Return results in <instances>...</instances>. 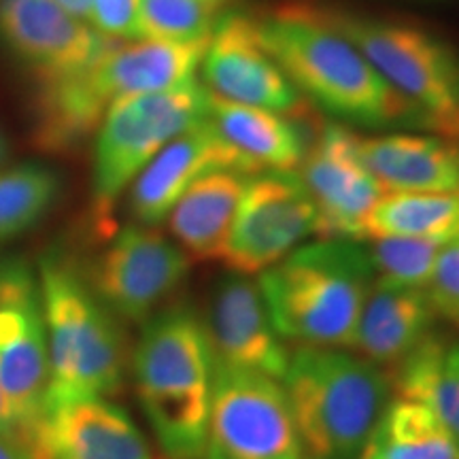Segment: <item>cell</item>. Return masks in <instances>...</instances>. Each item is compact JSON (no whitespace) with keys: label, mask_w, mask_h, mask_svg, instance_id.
I'll list each match as a JSON object with an SVG mask.
<instances>
[{"label":"cell","mask_w":459,"mask_h":459,"mask_svg":"<svg viewBox=\"0 0 459 459\" xmlns=\"http://www.w3.org/2000/svg\"><path fill=\"white\" fill-rule=\"evenodd\" d=\"M209 41H115L90 66L37 85L34 145L48 153L71 152L99 132L117 102L192 82Z\"/></svg>","instance_id":"6da1fadb"},{"label":"cell","mask_w":459,"mask_h":459,"mask_svg":"<svg viewBox=\"0 0 459 459\" xmlns=\"http://www.w3.org/2000/svg\"><path fill=\"white\" fill-rule=\"evenodd\" d=\"M257 34L296 90L349 122L385 128L417 126L368 57L311 7H281L255 17Z\"/></svg>","instance_id":"7a4b0ae2"},{"label":"cell","mask_w":459,"mask_h":459,"mask_svg":"<svg viewBox=\"0 0 459 459\" xmlns=\"http://www.w3.org/2000/svg\"><path fill=\"white\" fill-rule=\"evenodd\" d=\"M375 279L368 249L359 240L319 238L264 271L257 287L283 341L351 349Z\"/></svg>","instance_id":"3957f363"},{"label":"cell","mask_w":459,"mask_h":459,"mask_svg":"<svg viewBox=\"0 0 459 459\" xmlns=\"http://www.w3.org/2000/svg\"><path fill=\"white\" fill-rule=\"evenodd\" d=\"M136 395L169 459H204L213 353L203 319L177 307L153 315L134 349Z\"/></svg>","instance_id":"277c9868"},{"label":"cell","mask_w":459,"mask_h":459,"mask_svg":"<svg viewBox=\"0 0 459 459\" xmlns=\"http://www.w3.org/2000/svg\"><path fill=\"white\" fill-rule=\"evenodd\" d=\"M281 383L302 459H361L392 400L381 366L344 349L298 347Z\"/></svg>","instance_id":"5b68a950"},{"label":"cell","mask_w":459,"mask_h":459,"mask_svg":"<svg viewBox=\"0 0 459 459\" xmlns=\"http://www.w3.org/2000/svg\"><path fill=\"white\" fill-rule=\"evenodd\" d=\"M39 283L49 347L48 412L68 402L117 394L126 358L111 311L82 274L54 255L41 260Z\"/></svg>","instance_id":"8992f818"},{"label":"cell","mask_w":459,"mask_h":459,"mask_svg":"<svg viewBox=\"0 0 459 459\" xmlns=\"http://www.w3.org/2000/svg\"><path fill=\"white\" fill-rule=\"evenodd\" d=\"M368 57L415 115L417 128L459 143V60L434 34L394 22L321 11Z\"/></svg>","instance_id":"52a82bcc"},{"label":"cell","mask_w":459,"mask_h":459,"mask_svg":"<svg viewBox=\"0 0 459 459\" xmlns=\"http://www.w3.org/2000/svg\"><path fill=\"white\" fill-rule=\"evenodd\" d=\"M209 90L192 79L111 107L96 132L91 170V198L102 232L111 221L113 204L160 149L209 117Z\"/></svg>","instance_id":"ba28073f"},{"label":"cell","mask_w":459,"mask_h":459,"mask_svg":"<svg viewBox=\"0 0 459 459\" xmlns=\"http://www.w3.org/2000/svg\"><path fill=\"white\" fill-rule=\"evenodd\" d=\"M0 387L15 438L30 445L48 412L49 347L39 277L24 260H0Z\"/></svg>","instance_id":"9c48e42d"},{"label":"cell","mask_w":459,"mask_h":459,"mask_svg":"<svg viewBox=\"0 0 459 459\" xmlns=\"http://www.w3.org/2000/svg\"><path fill=\"white\" fill-rule=\"evenodd\" d=\"M204 459H302L283 383L213 364Z\"/></svg>","instance_id":"30bf717a"},{"label":"cell","mask_w":459,"mask_h":459,"mask_svg":"<svg viewBox=\"0 0 459 459\" xmlns=\"http://www.w3.org/2000/svg\"><path fill=\"white\" fill-rule=\"evenodd\" d=\"M317 230V211L296 170H266L245 183L221 262L234 274H262Z\"/></svg>","instance_id":"8fae6325"},{"label":"cell","mask_w":459,"mask_h":459,"mask_svg":"<svg viewBox=\"0 0 459 459\" xmlns=\"http://www.w3.org/2000/svg\"><path fill=\"white\" fill-rule=\"evenodd\" d=\"M192 260L158 230L126 226L115 232L91 268L94 296L108 311L130 321H147L186 281Z\"/></svg>","instance_id":"7c38bea8"},{"label":"cell","mask_w":459,"mask_h":459,"mask_svg":"<svg viewBox=\"0 0 459 459\" xmlns=\"http://www.w3.org/2000/svg\"><path fill=\"white\" fill-rule=\"evenodd\" d=\"M296 172L317 211L315 234L361 243L366 220L385 189L361 164L358 134L341 124L324 126Z\"/></svg>","instance_id":"4fadbf2b"},{"label":"cell","mask_w":459,"mask_h":459,"mask_svg":"<svg viewBox=\"0 0 459 459\" xmlns=\"http://www.w3.org/2000/svg\"><path fill=\"white\" fill-rule=\"evenodd\" d=\"M203 85L217 99L298 117L304 96L268 54L255 17L223 13L203 57Z\"/></svg>","instance_id":"5bb4252c"},{"label":"cell","mask_w":459,"mask_h":459,"mask_svg":"<svg viewBox=\"0 0 459 459\" xmlns=\"http://www.w3.org/2000/svg\"><path fill=\"white\" fill-rule=\"evenodd\" d=\"M0 37L37 85L82 71L115 43L54 0H0Z\"/></svg>","instance_id":"9a60e30c"},{"label":"cell","mask_w":459,"mask_h":459,"mask_svg":"<svg viewBox=\"0 0 459 459\" xmlns=\"http://www.w3.org/2000/svg\"><path fill=\"white\" fill-rule=\"evenodd\" d=\"M215 170H234L257 175L243 158L221 139L206 117L196 128L172 139L143 169L128 187V211L139 226L156 228L166 221L172 206L204 175Z\"/></svg>","instance_id":"2e32d148"},{"label":"cell","mask_w":459,"mask_h":459,"mask_svg":"<svg viewBox=\"0 0 459 459\" xmlns=\"http://www.w3.org/2000/svg\"><path fill=\"white\" fill-rule=\"evenodd\" d=\"M204 330L213 364L283 381L291 351L274 330L260 287L251 279L232 273L215 287Z\"/></svg>","instance_id":"e0dca14e"},{"label":"cell","mask_w":459,"mask_h":459,"mask_svg":"<svg viewBox=\"0 0 459 459\" xmlns=\"http://www.w3.org/2000/svg\"><path fill=\"white\" fill-rule=\"evenodd\" d=\"M32 459H156L132 417L107 398L68 402L45 415Z\"/></svg>","instance_id":"ac0fdd59"},{"label":"cell","mask_w":459,"mask_h":459,"mask_svg":"<svg viewBox=\"0 0 459 459\" xmlns=\"http://www.w3.org/2000/svg\"><path fill=\"white\" fill-rule=\"evenodd\" d=\"M358 156L385 192L459 194V143L421 134H358Z\"/></svg>","instance_id":"d6986e66"},{"label":"cell","mask_w":459,"mask_h":459,"mask_svg":"<svg viewBox=\"0 0 459 459\" xmlns=\"http://www.w3.org/2000/svg\"><path fill=\"white\" fill-rule=\"evenodd\" d=\"M436 315L423 287L372 281L351 349L377 366H395L432 330Z\"/></svg>","instance_id":"ffe728a7"},{"label":"cell","mask_w":459,"mask_h":459,"mask_svg":"<svg viewBox=\"0 0 459 459\" xmlns=\"http://www.w3.org/2000/svg\"><path fill=\"white\" fill-rule=\"evenodd\" d=\"M247 179L234 170L209 172L172 206L166 221L189 260H221Z\"/></svg>","instance_id":"44dd1931"},{"label":"cell","mask_w":459,"mask_h":459,"mask_svg":"<svg viewBox=\"0 0 459 459\" xmlns=\"http://www.w3.org/2000/svg\"><path fill=\"white\" fill-rule=\"evenodd\" d=\"M209 119L257 175L266 170H296L307 153V141L294 117L268 108L237 105L209 91Z\"/></svg>","instance_id":"7402d4cb"},{"label":"cell","mask_w":459,"mask_h":459,"mask_svg":"<svg viewBox=\"0 0 459 459\" xmlns=\"http://www.w3.org/2000/svg\"><path fill=\"white\" fill-rule=\"evenodd\" d=\"M394 387L398 398L419 402L443 423L459 451V341L429 330L400 364Z\"/></svg>","instance_id":"603a6c76"},{"label":"cell","mask_w":459,"mask_h":459,"mask_svg":"<svg viewBox=\"0 0 459 459\" xmlns=\"http://www.w3.org/2000/svg\"><path fill=\"white\" fill-rule=\"evenodd\" d=\"M385 237L451 243L459 237V194L385 192L366 220L364 240Z\"/></svg>","instance_id":"cb8c5ba5"},{"label":"cell","mask_w":459,"mask_h":459,"mask_svg":"<svg viewBox=\"0 0 459 459\" xmlns=\"http://www.w3.org/2000/svg\"><path fill=\"white\" fill-rule=\"evenodd\" d=\"M366 459H459L443 423L419 402L389 400L366 446Z\"/></svg>","instance_id":"d4e9b609"},{"label":"cell","mask_w":459,"mask_h":459,"mask_svg":"<svg viewBox=\"0 0 459 459\" xmlns=\"http://www.w3.org/2000/svg\"><path fill=\"white\" fill-rule=\"evenodd\" d=\"M60 194V177L48 166L20 164L0 170V240L37 226Z\"/></svg>","instance_id":"484cf974"},{"label":"cell","mask_w":459,"mask_h":459,"mask_svg":"<svg viewBox=\"0 0 459 459\" xmlns=\"http://www.w3.org/2000/svg\"><path fill=\"white\" fill-rule=\"evenodd\" d=\"M220 17L221 4L213 0H141V32L152 41H209Z\"/></svg>","instance_id":"4316f807"},{"label":"cell","mask_w":459,"mask_h":459,"mask_svg":"<svg viewBox=\"0 0 459 459\" xmlns=\"http://www.w3.org/2000/svg\"><path fill=\"white\" fill-rule=\"evenodd\" d=\"M445 243L429 238H370L368 255L377 279L406 287H426Z\"/></svg>","instance_id":"83f0119b"},{"label":"cell","mask_w":459,"mask_h":459,"mask_svg":"<svg viewBox=\"0 0 459 459\" xmlns=\"http://www.w3.org/2000/svg\"><path fill=\"white\" fill-rule=\"evenodd\" d=\"M423 290L436 317L459 324V237L443 247Z\"/></svg>","instance_id":"f1b7e54d"},{"label":"cell","mask_w":459,"mask_h":459,"mask_svg":"<svg viewBox=\"0 0 459 459\" xmlns=\"http://www.w3.org/2000/svg\"><path fill=\"white\" fill-rule=\"evenodd\" d=\"M91 26L113 41H141V0H91Z\"/></svg>","instance_id":"f546056e"},{"label":"cell","mask_w":459,"mask_h":459,"mask_svg":"<svg viewBox=\"0 0 459 459\" xmlns=\"http://www.w3.org/2000/svg\"><path fill=\"white\" fill-rule=\"evenodd\" d=\"M0 459H32V455L20 440L0 434Z\"/></svg>","instance_id":"4dcf8cb0"},{"label":"cell","mask_w":459,"mask_h":459,"mask_svg":"<svg viewBox=\"0 0 459 459\" xmlns=\"http://www.w3.org/2000/svg\"><path fill=\"white\" fill-rule=\"evenodd\" d=\"M57 7H62L66 13L73 17H79V20L88 22L91 13V0H54Z\"/></svg>","instance_id":"1f68e13d"},{"label":"cell","mask_w":459,"mask_h":459,"mask_svg":"<svg viewBox=\"0 0 459 459\" xmlns=\"http://www.w3.org/2000/svg\"><path fill=\"white\" fill-rule=\"evenodd\" d=\"M0 434H3V436H11V438H15L13 417H11L9 402H7V398H4L3 387H0ZM15 440H17V438H15Z\"/></svg>","instance_id":"d6a6232c"},{"label":"cell","mask_w":459,"mask_h":459,"mask_svg":"<svg viewBox=\"0 0 459 459\" xmlns=\"http://www.w3.org/2000/svg\"><path fill=\"white\" fill-rule=\"evenodd\" d=\"M4 158H7V139H4L3 130H0V164L4 162Z\"/></svg>","instance_id":"836d02e7"},{"label":"cell","mask_w":459,"mask_h":459,"mask_svg":"<svg viewBox=\"0 0 459 459\" xmlns=\"http://www.w3.org/2000/svg\"><path fill=\"white\" fill-rule=\"evenodd\" d=\"M213 3H220V4H223V3H226V0H213Z\"/></svg>","instance_id":"e575fe53"},{"label":"cell","mask_w":459,"mask_h":459,"mask_svg":"<svg viewBox=\"0 0 459 459\" xmlns=\"http://www.w3.org/2000/svg\"><path fill=\"white\" fill-rule=\"evenodd\" d=\"M361 459H366V457H361Z\"/></svg>","instance_id":"d590c367"}]
</instances>
